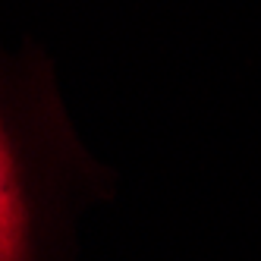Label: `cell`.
<instances>
[{"mask_svg":"<svg viewBox=\"0 0 261 261\" xmlns=\"http://www.w3.org/2000/svg\"><path fill=\"white\" fill-rule=\"evenodd\" d=\"M29 239V148L13 104L0 88V261H25Z\"/></svg>","mask_w":261,"mask_h":261,"instance_id":"obj_1","label":"cell"}]
</instances>
